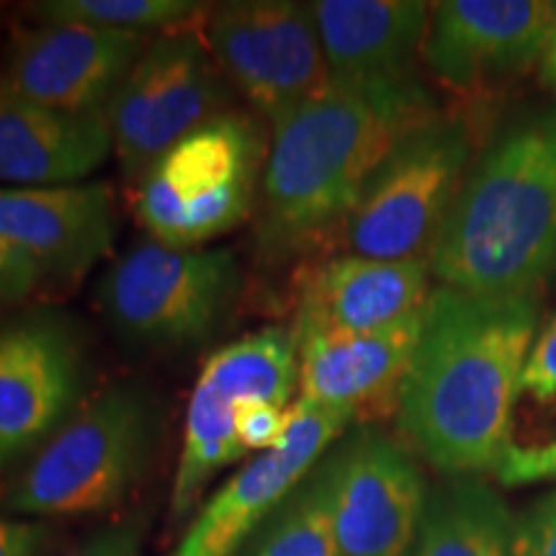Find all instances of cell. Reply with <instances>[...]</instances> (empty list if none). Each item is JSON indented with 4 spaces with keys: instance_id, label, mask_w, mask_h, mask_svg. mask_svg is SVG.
<instances>
[{
    "instance_id": "cell-26",
    "label": "cell",
    "mask_w": 556,
    "mask_h": 556,
    "mask_svg": "<svg viewBox=\"0 0 556 556\" xmlns=\"http://www.w3.org/2000/svg\"><path fill=\"white\" fill-rule=\"evenodd\" d=\"M289 428V407L268 405V402H248L238 407L235 415V430L242 448L248 451H270L283 441Z\"/></svg>"
},
{
    "instance_id": "cell-29",
    "label": "cell",
    "mask_w": 556,
    "mask_h": 556,
    "mask_svg": "<svg viewBox=\"0 0 556 556\" xmlns=\"http://www.w3.org/2000/svg\"><path fill=\"white\" fill-rule=\"evenodd\" d=\"M50 544V528L34 520L0 518V556H41Z\"/></svg>"
},
{
    "instance_id": "cell-13",
    "label": "cell",
    "mask_w": 556,
    "mask_h": 556,
    "mask_svg": "<svg viewBox=\"0 0 556 556\" xmlns=\"http://www.w3.org/2000/svg\"><path fill=\"white\" fill-rule=\"evenodd\" d=\"M332 531L343 556H407L428 486L400 443L361 428L323 462Z\"/></svg>"
},
{
    "instance_id": "cell-27",
    "label": "cell",
    "mask_w": 556,
    "mask_h": 556,
    "mask_svg": "<svg viewBox=\"0 0 556 556\" xmlns=\"http://www.w3.org/2000/svg\"><path fill=\"white\" fill-rule=\"evenodd\" d=\"M47 281L45 268L24 250L0 240V312L18 307Z\"/></svg>"
},
{
    "instance_id": "cell-23",
    "label": "cell",
    "mask_w": 556,
    "mask_h": 556,
    "mask_svg": "<svg viewBox=\"0 0 556 556\" xmlns=\"http://www.w3.org/2000/svg\"><path fill=\"white\" fill-rule=\"evenodd\" d=\"M238 556H343L332 531L323 464L299 482Z\"/></svg>"
},
{
    "instance_id": "cell-2",
    "label": "cell",
    "mask_w": 556,
    "mask_h": 556,
    "mask_svg": "<svg viewBox=\"0 0 556 556\" xmlns=\"http://www.w3.org/2000/svg\"><path fill=\"white\" fill-rule=\"evenodd\" d=\"M435 119L420 80L361 86L330 75L319 93L270 129L255 248L287 263L351 217L381 160L409 131Z\"/></svg>"
},
{
    "instance_id": "cell-4",
    "label": "cell",
    "mask_w": 556,
    "mask_h": 556,
    "mask_svg": "<svg viewBox=\"0 0 556 556\" xmlns=\"http://www.w3.org/2000/svg\"><path fill=\"white\" fill-rule=\"evenodd\" d=\"M157 407L137 379L103 389L34 454L5 507L31 518H83L122 505L150 467Z\"/></svg>"
},
{
    "instance_id": "cell-5",
    "label": "cell",
    "mask_w": 556,
    "mask_h": 556,
    "mask_svg": "<svg viewBox=\"0 0 556 556\" xmlns=\"http://www.w3.org/2000/svg\"><path fill=\"white\" fill-rule=\"evenodd\" d=\"M266 157L268 137L255 116H214L180 137L137 180L139 225L168 248H206L255 212Z\"/></svg>"
},
{
    "instance_id": "cell-6",
    "label": "cell",
    "mask_w": 556,
    "mask_h": 556,
    "mask_svg": "<svg viewBox=\"0 0 556 556\" xmlns=\"http://www.w3.org/2000/svg\"><path fill=\"white\" fill-rule=\"evenodd\" d=\"M240 294V266L225 248H168L142 240L111 263L99 287L103 315L129 343L186 351L214 338Z\"/></svg>"
},
{
    "instance_id": "cell-19",
    "label": "cell",
    "mask_w": 556,
    "mask_h": 556,
    "mask_svg": "<svg viewBox=\"0 0 556 556\" xmlns=\"http://www.w3.org/2000/svg\"><path fill=\"white\" fill-rule=\"evenodd\" d=\"M330 75L361 86L415 78L433 5L422 0H317L309 3Z\"/></svg>"
},
{
    "instance_id": "cell-21",
    "label": "cell",
    "mask_w": 556,
    "mask_h": 556,
    "mask_svg": "<svg viewBox=\"0 0 556 556\" xmlns=\"http://www.w3.org/2000/svg\"><path fill=\"white\" fill-rule=\"evenodd\" d=\"M492 471L505 486L556 479V315L539 328L513 384Z\"/></svg>"
},
{
    "instance_id": "cell-14",
    "label": "cell",
    "mask_w": 556,
    "mask_h": 556,
    "mask_svg": "<svg viewBox=\"0 0 556 556\" xmlns=\"http://www.w3.org/2000/svg\"><path fill=\"white\" fill-rule=\"evenodd\" d=\"M150 41L148 34L39 21L13 41L0 83L41 106L83 116L106 114L116 88Z\"/></svg>"
},
{
    "instance_id": "cell-30",
    "label": "cell",
    "mask_w": 556,
    "mask_h": 556,
    "mask_svg": "<svg viewBox=\"0 0 556 556\" xmlns=\"http://www.w3.org/2000/svg\"><path fill=\"white\" fill-rule=\"evenodd\" d=\"M541 75H544V83L548 86V90L556 96V3H554L552 26H548L544 54H541Z\"/></svg>"
},
{
    "instance_id": "cell-7",
    "label": "cell",
    "mask_w": 556,
    "mask_h": 556,
    "mask_svg": "<svg viewBox=\"0 0 556 556\" xmlns=\"http://www.w3.org/2000/svg\"><path fill=\"white\" fill-rule=\"evenodd\" d=\"M471 157L469 131L430 119L400 139L345 219L348 248L364 258L428 261Z\"/></svg>"
},
{
    "instance_id": "cell-8",
    "label": "cell",
    "mask_w": 556,
    "mask_h": 556,
    "mask_svg": "<svg viewBox=\"0 0 556 556\" xmlns=\"http://www.w3.org/2000/svg\"><path fill=\"white\" fill-rule=\"evenodd\" d=\"M299 389V353L291 328H263L217 348L201 366L186 407L184 448L170 490L178 523L222 469L245 458L235 415L248 402L287 407Z\"/></svg>"
},
{
    "instance_id": "cell-1",
    "label": "cell",
    "mask_w": 556,
    "mask_h": 556,
    "mask_svg": "<svg viewBox=\"0 0 556 556\" xmlns=\"http://www.w3.org/2000/svg\"><path fill=\"white\" fill-rule=\"evenodd\" d=\"M539 328V294L430 291L397 417L438 471L495 469L507 402Z\"/></svg>"
},
{
    "instance_id": "cell-18",
    "label": "cell",
    "mask_w": 556,
    "mask_h": 556,
    "mask_svg": "<svg viewBox=\"0 0 556 556\" xmlns=\"http://www.w3.org/2000/svg\"><path fill=\"white\" fill-rule=\"evenodd\" d=\"M428 261H379L340 255L302 281L294 338L307 332H371L397 325L426 307Z\"/></svg>"
},
{
    "instance_id": "cell-25",
    "label": "cell",
    "mask_w": 556,
    "mask_h": 556,
    "mask_svg": "<svg viewBox=\"0 0 556 556\" xmlns=\"http://www.w3.org/2000/svg\"><path fill=\"white\" fill-rule=\"evenodd\" d=\"M148 528V513H131V516L111 520L99 531L88 533L80 544H75L62 556H142Z\"/></svg>"
},
{
    "instance_id": "cell-17",
    "label": "cell",
    "mask_w": 556,
    "mask_h": 556,
    "mask_svg": "<svg viewBox=\"0 0 556 556\" xmlns=\"http://www.w3.org/2000/svg\"><path fill=\"white\" fill-rule=\"evenodd\" d=\"M422 309L371 332H307L294 338L299 400L351 409L356 417L379 409L387 400L397 402L420 340Z\"/></svg>"
},
{
    "instance_id": "cell-20",
    "label": "cell",
    "mask_w": 556,
    "mask_h": 556,
    "mask_svg": "<svg viewBox=\"0 0 556 556\" xmlns=\"http://www.w3.org/2000/svg\"><path fill=\"white\" fill-rule=\"evenodd\" d=\"M111 152L106 114L41 106L0 83V184L13 189L83 184Z\"/></svg>"
},
{
    "instance_id": "cell-12",
    "label": "cell",
    "mask_w": 556,
    "mask_h": 556,
    "mask_svg": "<svg viewBox=\"0 0 556 556\" xmlns=\"http://www.w3.org/2000/svg\"><path fill=\"white\" fill-rule=\"evenodd\" d=\"M353 420L358 417L351 409L291 402L283 441L248 462L201 505L170 556H238Z\"/></svg>"
},
{
    "instance_id": "cell-3",
    "label": "cell",
    "mask_w": 556,
    "mask_h": 556,
    "mask_svg": "<svg viewBox=\"0 0 556 556\" xmlns=\"http://www.w3.org/2000/svg\"><path fill=\"white\" fill-rule=\"evenodd\" d=\"M430 270L471 294H539L556 274V111L518 122L477 160Z\"/></svg>"
},
{
    "instance_id": "cell-9",
    "label": "cell",
    "mask_w": 556,
    "mask_h": 556,
    "mask_svg": "<svg viewBox=\"0 0 556 556\" xmlns=\"http://www.w3.org/2000/svg\"><path fill=\"white\" fill-rule=\"evenodd\" d=\"M227 101L222 70L204 41L186 29L160 34L106 109L124 178L137 184L180 137L225 114Z\"/></svg>"
},
{
    "instance_id": "cell-24",
    "label": "cell",
    "mask_w": 556,
    "mask_h": 556,
    "mask_svg": "<svg viewBox=\"0 0 556 556\" xmlns=\"http://www.w3.org/2000/svg\"><path fill=\"white\" fill-rule=\"evenodd\" d=\"M206 9L197 0H47L34 3L29 13L47 24H83L150 37L152 31L186 29Z\"/></svg>"
},
{
    "instance_id": "cell-15",
    "label": "cell",
    "mask_w": 556,
    "mask_h": 556,
    "mask_svg": "<svg viewBox=\"0 0 556 556\" xmlns=\"http://www.w3.org/2000/svg\"><path fill=\"white\" fill-rule=\"evenodd\" d=\"M554 3L544 0H446L435 3L422 45L443 86L479 93L541 62Z\"/></svg>"
},
{
    "instance_id": "cell-28",
    "label": "cell",
    "mask_w": 556,
    "mask_h": 556,
    "mask_svg": "<svg viewBox=\"0 0 556 556\" xmlns=\"http://www.w3.org/2000/svg\"><path fill=\"white\" fill-rule=\"evenodd\" d=\"M516 556H556V492L518 520Z\"/></svg>"
},
{
    "instance_id": "cell-16",
    "label": "cell",
    "mask_w": 556,
    "mask_h": 556,
    "mask_svg": "<svg viewBox=\"0 0 556 556\" xmlns=\"http://www.w3.org/2000/svg\"><path fill=\"white\" fill-rule=\"evenodd\" d=\"M116 232V199L106 180L0 186V240L37 261L47 281H80L111 253Z\"/></svg>"
},
{
    "instance_id": "cell-11",
    "label": "cell",
    "mask_w": 556,
    "mask_h": 556,
    "mask_svg": "<svg viewBox=\"0 0 556 556\" xmlns=\"http://www.w3.org/2000/svg\"><path fill=\"white\" fill-rule=\"evenodd\" d=\"M88 345L73 317L26 312L0 325V462L37 454L83 407Z\"/></svg>"
},
{
    "instance_id": "cell-22",
    "label": "cell",
    "mask_w": 556,
    "mask_h": 556,
    "mask_svg": "<svg viewBox=\"0 0 556 556\" xmlns=\"http://www.w3.org/2000/svg\"><path fill=\"white\" fill-rule=\"evenodd\" d=\"M518 520L490 484L451 477L428 492L407 556H516Z\"/></svg>"
},
{
    "instance_id": "cell-10",
    "label": "cell",
    "mask_w": 556,
    "mask_h": 556,
    "mask_svg": "<svg viewBox=\"0 0 556 556\" xmlns=\"http://www.w3.org/2000/svg\"><path fill=\"white\" fill-rule=\"evenodd\" d=\"M204 29L222 75L270 129L330 83L309 5L235 0L214 5Z\"/></svg>"
}]
</instances>
